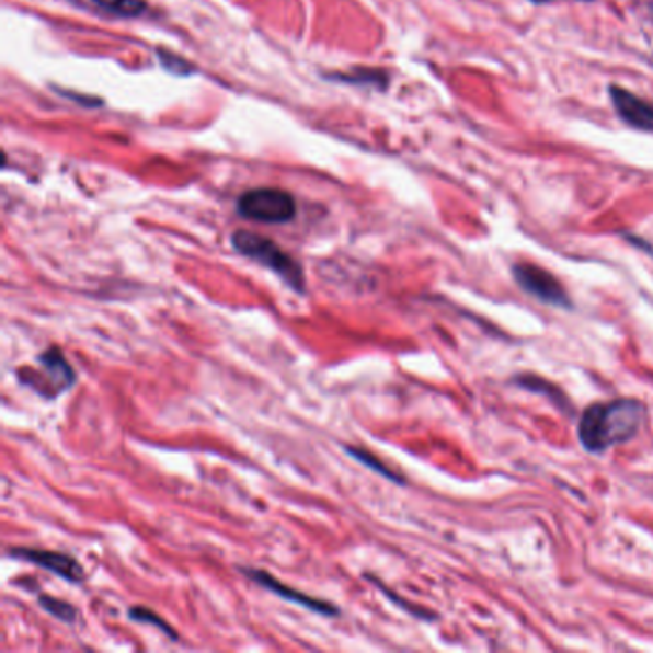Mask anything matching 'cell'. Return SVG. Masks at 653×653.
<instances>
[{
    "mask_svg": "<svg viewBox=\"0 0 653 653\" xmlns=\"http://www.w3.org/2000/svg\"><path fill=\"white\" fill-rule=\"evenodd\" d=\"M646 419L644 404L637 399H614L594 403L578 419L577 435L581 445L602 455L616 445H623L639 435Z\"/></svg>",
    "mask_w": 653,
    "mask_h": 653,
    "instance_id": "6da1fadb",
    "label": "cell"
},
{
    "mask_svg": "<svg viewBox=\"0 0 653 653\" xmlns=\"http://www.w3.org/2000/svg\"><path fill=\"white\" fill-rule=\"evenodd\" d=\"M230 240H232V245H234L238 253H242L243 257L253 259L266 268H271L294 291H297V294L307 291L303 266L299 265L296 259L282 250L280 245L274 243L271 238L255 234L250 230H236Z\"/></svg>",
    "mask_w": 653,
    "mask_h": 653,
    "instance_id": "7a4b0ae2",
    "label": "cell"
},
{
    "mask_svg": "<svg viewBox=\"0 0 653 653\" xmlns=\"http://www.w3.org/2000/svg\"><path fill=\"white\" fill-rule=\"evenodd\" d=\"M236 209L243 219L266 222V225H282L296 217L297 202L289 192L280 188H253V191L243 192L238 198Z\"/></svg>",
    "mask_w": 653,
    "mask_h": 653,
    "instance_id": "3957f363",
    "label": "cell"
},
{
    "mask_svg": "<svg viewBox=\"0 0 653 653\" xmlns=\"http://www.w3.org/2000/svg\"><path fill=\"white\" fill-rule=\"evenodd\" d=\"M512 276L519 288L535 299H539L540 303L562 307V309L573 307L570 294L563 288L562 282L558 280L554 274L548 273L547 268L522 261L512 266Z\"/></svg>",
    "mask_w": 653,
    "mask_h": 653,
    "instance_id": "277c9868",
    "label": "cell"
},
{
    "mask_svg": "<svg viewBox=\"0 0 653 653\" xmlns=\"http://www.w3.org/2000/svg\"><path fill=\"white\" fill-rule=\"evenodd\" d=\"M8 554L23 562L33 563L43 570L50 571L54 575L68 581V583H83L84 570L76 558L64 554V552H54V550H37V548H12Z\"/></svg>",
    "mask_w": 653,
    "mask_h": 653,
    "instance_id": "5b68a950",
    "label": "cell"
},
{
    "mask_svg": "<svg viewBox=\"0 0 653 653\" xmlns=\"http://www.w3.org/2000/svg\"><path fill=\"white\" fill-rule=\"evenodd\" d=\"M242 573L245 577L250 578V581H253V583H257V585L266 588V591H271V593L276 594V596H280L284 600L299 604V606H303L305 609H309L312 614H319V616L324 617H335L340 614V609L335 608L332 602L320 600V598L309 596V594L301 593V591H297V588L284 585V583H280L278 578L273 577V575L266 573V571L243 568Z\"/></svg>",
    "mask_w": 653,
    "mask_h": 653,
    "instance_id": "8992f818",
    "label": "cell"
},
{
    "mask_svg": "<svg viewBox=\"0 0 653 653\" xmlns=\"http://www.w3.org/2000/svg\"><path fill=\"white\" fill-rule=\"evenodd\" d=\"M609 96L614 102L617 115L623 119L632 129L646 130L653 133V104L648 100L640 99L623 87L611 84L609 87Z\"/></svg>",
    "mask_w": 653,
    "mask_h": 653,
    "instance_id": "52a82bcc",
    "label": "cell"
},
{
    "mask_svg": "<svg viewBox=\"0 0 653 653\" xmlns=\"http://www.w3.org/2000/svg\"><path fill=\"white\" fill-rule=\"evenodd\" d=\"M41 373L45 374V397L60 396L61 391L76 386V370L71 368L68 358L64 357L58 347L43 351L37 357Z\"/></svg>",
    "mask_w": 653,
    "mask_h": 653,
    "instance_id": "ba28073f",
    "label": "cell"
},
{
    "mask_svg": "<svg viewBox=\"0 0 653 653\" xmlns=\"http://www.w3.org/2000/svg\"><path fill=\"white\" fill-rule=\"evenodd\" d=\"M91 2L107 14L119 15V18H137L146 12L145 0H91Z\"/></svg>",
    "mask_w": 653,
    "mask_h": 653,
    "instance_id": "9c48e42d",
    "label": "cell"
},
{
    "mask_svg": "<svg viewBox=\"0 0 653 653\" xmlns=\"http://www.w3.org/2000/svg\"><path fill=\"white\" fill-rule=\"evenodd\" d=\"M345 450H347V452H350V456H353V458H355L357 462H360L363 463V466H366L368 470H374L376 471V473H380V476H383V478L389 479V481H396V483H404V478H401V476H399V473H396V471L389 470L386 463L381 462V460H378V458H376V456H374L373 452H368V450H365V448L350 447V445H347V447H345Z\"/></svg>",
    "mask_w": 653,
    "mask_h": 653,
    "instance_id": "30bf717a",
    "label": "cell"
},
{
    "mask_svg": "<svg viewBox=\"0 0 653 653\" xmlns=\"http://www.w3.org/2000/svg\"><path fill=\"white\" fill-rule=\"evenodd\" d=\"M38 604H41V608L48 611L56 619H60L64 623H73L77 619L76 608L71 604H68V602L60 600V598H54V596H48V594H41L38 596Z\"/></svg>",
    "mask_w": 653,
    "mask_h": 653,
    "instance_id": "8fae6325",
    "label": "cell"
},
{
    "mask_svg": "<svg viewBox=\"0 0 653 653\" xmlns=\"http://www.w3.org/2000/svg\"><path fill=\"white\" fill-rule=\"evenodd\" d=\"M129 617L138 623L153 625L156 629H160L161 632H165L168 637H171V640H179V634L173 631V627L165 619H161L158 614H153L152 609L145 608V606H133L129 609Z\"/></svg>",
    "mask_w": 653,
    "mask_h": 653,
    "instance_id": "7c38bea8",
    "label": "cell"
},
{
    "mask_svg": "<svg viewBox=\"0 0 653 653\" xmlns=\"http://www.w3.org/2000/svg\"><path fill=\"white\" fill-rule=\"evenodd\" d=\"M158 58H160L161 66L173 76H192V73H196V68L192 66L191 61L184 60L183 56L171 53V50H161L160 48Z\"/></svg>",
    "mask_w": 653,
    "mask_h": 653,
    "instance_id": "4fadbf2b",
    "label": "cell"
},
{
    "mask_svg": "<svg viewBox=\"0 0 653 653\" xmlns=\"http://www.w3.org/2000/svg\"><path fill=\"white\" fill-rule=\"evenodd\" d=\"M535 4H542V2H550V0H532Z\"/></svg>",
    "mask_w": 653,
    "mask_h": 653,
    "instance_id": "5bb4252c",
    "label": "cell"
},
{
    "mask_svg": "<svg viewBox=\"0 0 653 653\" xmlns=\"http://www.w3.org/2000/svg\"><path fill=\"white\" fill-rule=\"evenodd\" d=\"M650 15H652V20H653V2H652V4H650Z\"/></svg>",
    "mask_w": 653,
    "mask_h": 653,
    "instance_id": "9a60e30c",
    "label": "cell"
}]
</instances>
